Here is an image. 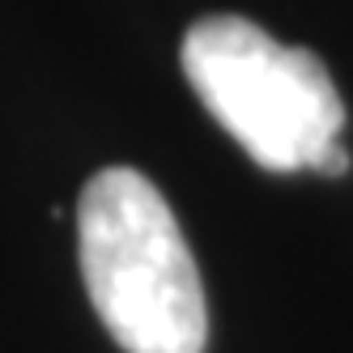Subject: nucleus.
<instances>
[{
	"label": "nucleus",
	"mask_w": 353,
	"mask_h": 353,
	"mask_svg": "<svg viewBox=\"0 0 353 353\" xmlns=\"http://www.w3.org/2000/svg\"><path fill=\"white\" fill-rule=\"evenodd\" d=\"M81 281L123 353H205L209 307L166 196L141 170L107 166L77 200Z\"/></svg>",
	"instance_id": "obj_1"
},
{
	"label": "nucleus",
	"mask_w": 353,
	"mask_h": 353,
	"mask_svg": "<svg viewBox=\"0 0 353 353\" xmlns=\"http://www.w3.org/2000/svg\"><path fill=\"white\" fill-rule=\"evenodd\" d=\"M183 77L247 158L272 170H319L341 145L345 103L315 52L285 47L239 13L200 17L179 47Z\"/></svg>",
	"instance_id": "obj_2"
}]
</instances>
